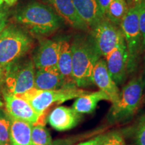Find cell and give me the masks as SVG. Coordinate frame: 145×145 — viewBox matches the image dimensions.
Here are the masks:
<instances>
[{"label":"cell","mask_w":145,"mask_h":145,"mask_svg":"<svg viewBox=\"0 0 145 145\" xmlns=\"http://www.w3.org/2000/svg\"><path fill=\"white\" fill-rule=\"evenodd\" d=\"M14 18L21 28L36 36L53 33L61 28L63 21L49 5L36 1L20 5Z\"/></svg>","instance_id":"obj_1"},{"label":"cell","mask_w":145,"mask_h":145,"mask_svg":"<svg viewBox=\"0 0 145 145\" xmlns=\"http://www.w3.org/2000/svg\"><path fill=\"white\" fill-rule=\"evenodd\" d=\"M72 78L75 86L86 88L93 85V71L101 57L96 49L90 36L78 35L71 43Z\"/></svg>","instance_id":"obj_2"},{"label":"cell","mask_w":145,"mask_h":145,"mask_svg":"<svg viewBox=\"0 0 145 145\" xmlns=\"http://www.w3.org/2000/svg\"><path fill=\"white\" fill-rule=\"evenodd\" d=\"M33 40L21 27L8 24L0 33V66L3 69L22 59L31 49Z\"/></svg>","instance_id":"obj_3"},{"label":"cell","mask_w":145,"mask_h":145,"mask_svg":"<svg viewBox=\"0 0 145 145\" xmlns=\"http://www.w3.org/2000/svg\"><path fill=\"white\" fill-rule=\"evenodd\" d=\"M144 89L142 76L135 77L128 81L120 91L118 100L112 104L108 112L109 122L119 123L131 118L142 103Z\"/></svg>","instance_id":"obj_4"},{"label":"cell","mask_w":145,"mask_h":145,"mask_svg":"<svg viewBox=\"0 0 145 145\" xmlns=\"http://www.w3.org/2000/svg\"><path fill=\"white\" fill-rule=\"evenodd\" d=\"M88 91L75 86H65L55 90H40L33 88L21 95H17L30 104L34 111L40 116L45 111L55 104L62 103L71 99L77 98Z\"/></svg>","instance_id":"obj_5"},{"label":"cell","mask_w":145,"mask_h":145,"mask_svg":"<svg viewBox=\"0 0 145 145\" xmlns=\"http://www.w3.org/2000/svg\"><path fill=\"white\" fill-rule=\"evenodd\" d=\"M140 8V1L134 3L128 8V12L120 26L128 50V73L133 72L137 69L139 57L143 48L138 24Z\"/></svg>","instance_id":"obj_6"},{"label":"cell","mask_w":145,"mask_h":145,"mask_svg":"<svg viewBox=\"0 0 145 145\" xmlns=\"http://www.w3.org/2000/svg\"><path fill=\"white\" fill-rule=\"evenodd\" d=\"M36 68L31 59H22L4 69L3 91L19 95L34 86Z\"/></svg>","instance_id":"obj_7"},{"label":"cell","mask_w":145,"mask_h":145,"mask_svg":"<svg viewBox=\"0 0 145 145\" xmlns=\"http://www.w3.org/2000/svg\"><path fill=\"white\" fill-rule=\"evenodd\" d=\"M91 29V39L101 57L105 59L124 37L120 26L114 24L106 18Z\"/></svg>","instance_id":"obj_8"},{"label":"cell","mask_w":145,"mask_h":145,"mask_svg":"<svg viewBox=\"0 0 145 145\" xmlns=\"http://www.w3.org/2000/svg\"><path fill=\"white\" fill-rule=\"evenodd\" d=\"M108 72L114 82L118 85L124 83L128 74V54L124 38L105 59Z\"/></svg>","instance_id":"obj_9"},{"label":"cell","mask_w":145,"mask_h":145,"mask_svg":"<svg viewBox=\"0 0 145 145\" xmlns=\"http://www.w3.org/2000/svg\"><path fill=\"white\" fill-rule=\"evenodd\" d=\"M5 111L11 117L26 121L32 124L39 122L40 116L34 111L30 104L24 99L3 91Z\"/></svg>","instance_id":"obj_10"},{"label":"cell","mask_w":145,"mask_h":145,"mask_svg":"<svg viewBox=\"0 0 145 145\" xmlns=\"http://www.w3.org/2000/svg\"><path fill=\"white\" fill-rule=\"evenodd\" d=\"M93 85L106 93L112 104H116L119 99L120 91L117 84L114 82L107 68L106 60L101 58L96 63L93 71Z\"/></svg>","instance_id":"obj_11"},{"label":"cell","mask_w":145,"mask_h":145,"mask_svg":"<svg viewBox=\"0 0 145 145\" xmlns=\"http://www.w3.org/2000/svg\"><path fill=\"white\" fill-rule=\"evenodd\" d=\"M59 48V40H42L32 59L36 69L57 66Z\"/></svg>","instance_id":"obj_12"},{"label":"cell","mask_w":145,"mask_h":145,"mask_svg":"<svg viewBox=\"0 0 145 145\" xmlns=\"http://www.w3.org/2000/svg\"><path fill=\"white\" fill-rule=\"evenodd\" d=\"M82 114L72 108L58 106L52 110L48 116L50 126L58 131H66L75 127L80 122Z\"/></svg>","instance_id":"obj_13"},{"label":"cell","mask_w":145,"mask_h":145,"mask_svg":"<svg viewBox=\"0 0 145 145\" xmlns=\"http://www.w3.org/2000/svg\"><path fill=\"white\" fill-rule=\"evenodd\" d=\"M56 14L72 28L81 30L88 28L78 15L72 0H45Z\"/></svg>","instance_id":"obj_14"},{"label":"cell","mask_w":145,"mask_h":145,"mask_svg":"<svg viewBox=\"0 0 145 145\" xmlns=\"http://www.w3.org/2000/svg\"><path fill=\"white\" fill-rule=\"evenodd\" d=\"M63 78L57 66L36 69L34 86L40 90H55L65 87Z\"/></svg>","instance_id":"obj_15"},{"label":"cell","mask_w":145,"mask_h":145,"mask_svg":"<svg viewBox=\"0 0 145 145\" xmlns=\"http://www.w3.org/2000/svg\"><path fill=\"white\" fill-rule=\"evenodd\" d=\"M78 15L88 28H92L105 18L97 0H72Z\"/></svg>","instance_id":"obj_16"},{"label":"cell","mask_w":145,"mask_h":145,"mask_svg":"<svg viewBox=\"0 0 145 145\" xmlns=\"http://www.w3.org/2000/svg\"><path fill=\"white\" fill-rule=\"evenodd\" d=\"M59 42L60 48L57 67L63 78L65 86H75L72 78L71 44L67 40H61Z\"/></svg>","instance_id":"obj_17"},{"label":"cell","mask_w":145,"mask_h":145,"mask_svg":"<svg viewBox=\"0 0 145 145\" xmlns=\"http://www.w3.org/2000/svg\"><path fill=\"white\" fill-rule=\"evenodd\" d=\"M32 126L31 123L10 116V145H31Z\"/></svg>","instance_id":"obj_18"},{"label":"cell","mask_w":145,"mask_h":145,"mask_svg":"<svg viewBox=\"0 0 145 145\" xmlns=\"http://www.w3.org/2000/svg\"><path fill=\"white\" fill-rule=\"evenodd\" d=\"M102 100L110 101L106 93L99 90L92 93H87L76 98L72 108L80 114H91L95 110L97 105Z\"/></svg>","instance_id":"obj_19"},{"label":"cell","mask_w":145,"mask_h":145,"mask_svg":"<svg viewBox=\"0 0 145 145\" xmlns=\"http://www.w3.org/2000/svg\"><path fill=\"white\" fill-rule=\"evenodd\" d=\"M128 8L126 0H113L106 11L105 18L114 24L120 26Z\"/></svg>","instance_id":"obj_20"},{"label":"cell","mask_w":145,"mask_h":145,"mask_svg":"<svg viewBox=\"0 0 145 145\" xmlns=\"http://www.w3.org/2000/svg\"><path fill=\"white\" fill-rule=\"evenodd\" d=\"M50 132L42 124H33L31 134V145H52Z\"/></svg>","instance_id":"obj_21"},{"label":"cell","mask_w":145,"mask_h":145,"mask_svg":"<svg viewBox=\"0 0 145 145\" xmlns=\"http://www.w3.org/2000/svg\"><path fill=\"white\" fill-rule=\"evenodd\" d=\"M10 116L5 110L0 108V145H9Z\"/></svg>","instance_id":"obj_22"},{"label":"cell","mask_w":145,"mask_h":145,"mask_svg":"<svg viewBox=\"0 0 145 145\" xmlns=\"http://www.w3.org/2000/svg\"><path fill=\"white\" fill-rule=\"evenodd\" d=\"M135 145H145V113L139 118L134 129Z\"/></svg>","instance_id":"obj_23"},{"label":"cell","mask_w":145,"mask_h":145,"mask_svg":"<svg viewBox=\"0 0 145 145\" xmlns=\"http://www.w3.org/2000/svg\"><path fill=\"white\" fill-rule=\"evenodd\" d=\"M98 145H126L124 137L119 131H113L106 134Z\"/></svg>","instance_id":"obj_24"},{"label":"cell","mask_w":145,"mask_h":145,"mask_svg":"<svg viewBox=\"0 0 145 145\" xmlns=\"http://www.w3.org/2000/svg\"><path fill=\"white\" fill-rule=\"evenodd\" d=\"M138 24L141 37H142V46L143 48H145V4H142L141 3L140 10H139Z\"/></svg>","instance_id":"obj_25"},{"label":"cell","mask_w":145,"mask_h":145,"mask_svg":"<svg viewBox=\"0 0 145 145\" xmlns=\"http://www.w3.org/2000/svg\"><path fill=\"white\" fill-rule=\"evenodd\" d=\"M9 11L5 6L0 8V33L8 24Z\"/></svg>","instance_id":"obj_26"},{"label":"cell","mask_w":145,"mask_h":145,"mask_svg":"<svg viewBox=\"0 0 145 145\" xmlns=\"http://www.w3.org/2000/svg\"><path fill=\"white\" fill-rule=\"evenodd\" d=\"M113 0H97L98 3L99 10H100L101 14L105 17V14L106 13V11L108 10L109 5L112 3Z\"/></svg>","instance_id":"obj_27"},{"label":"cell","mask_w":145,"mask_h":145,"mask_svg":"<svg viewBox=\"0 0 145 145\" xmlns=\"http://www.w3.org/2000/svg\"><path fill=\"white\" fill-rule=\"evenodd\" d=\"M105 135H106V134L99 135L98 137L91 139V140L87 141V142H85L80 143V144H77V145H98L99 143L101 142V141L104 139Z\"/></svg>","instance_id":"obj_28"},{"label":"cell","mask_w":145,"mask_h":145,"mask_svg":"<svg viewBox=\"0 0 145 145\" xmlns=\"http://www.w3.org/2000/svg\"><path fill=\"white\" fill-rule=\"evenodd\" d=\"M3 2H5L9 6H12L17 2L18 0H3Z\"/></svg>","instance_id":"obj_29"},{"label":"cell","mask_w":145,"mask_h":145,"mask_svg":"<svg viewBox=\"0 0 145 145\" xmlns=\"http://www.w3.org/2000/svg\"><path fill=\"white\" fill-rule=\"evenodd\" d=\"M3 73H4V69H3L1 67V66H0V81H1V79H2Z\"/></svg>","instance_id":"obj_30"},{"label":"cell","mask_w":145,"mask_h":145,"mask_svg":"<svg viewBox=\"0 0 145 145\" xmlns=\"http://www.w3.org/2000/svg\"><path fill=\"white\" fill-rule=\"evenodd\" d=\"M142 78H143V80H144V86H145V54H144V73H143Z\"/></svg>","instance_id":"obj_31"},{"label":"cell","mask_w":145,"mask_h":145,"mask_svg":"<svg viewBox=\"0 0 145 145\" xmlns=\"http://www.w3.org/2000/svg\"><path fill=\"white\" fill-rule=\"evenodd\" d=\"M138 0H127V2L128 3H134L136 1H138Z\"/></svg>","instance_id":"obj_32"},{"label":"cell","mask_w":145,"mask_h":145,"mask_svg":"<svg viewBox=\"0 0 145 145\" xmlns=\"http://www.w3.org/2000/svg\"><path fill=\"white\" fill-rule=\"evenodd\" d=\"M139 1H140L142 4H145V0H139Z\"/></svg>","instance_id":"obj_33"},{"label":"cell","mask_w":145,"mask_h":145,"mask_svg":"<svg viewBox=\"0 0 145 145\" xmlns=\"http://www.w3.org/2000/svg\"><path fill=\"white\" fill-rule=\"evenodd\" d=\"M3 3V0H0V8H1V7L2 6Z\"/></svg>","instance_id":"obj_34"},{"label":"cell","mask_w":145,"mask_h":145,"mask_svg":"<svg viewBox=\"0 0 145 145\" xmlns=\"http://www.w3.org/2000/svg\"><path fill=\"white\" fill-rule=\"evenodd\" d=\"M9 145H10V144H9Z\"/></svg>","instance_id":"obj_35"}]
</instances>
